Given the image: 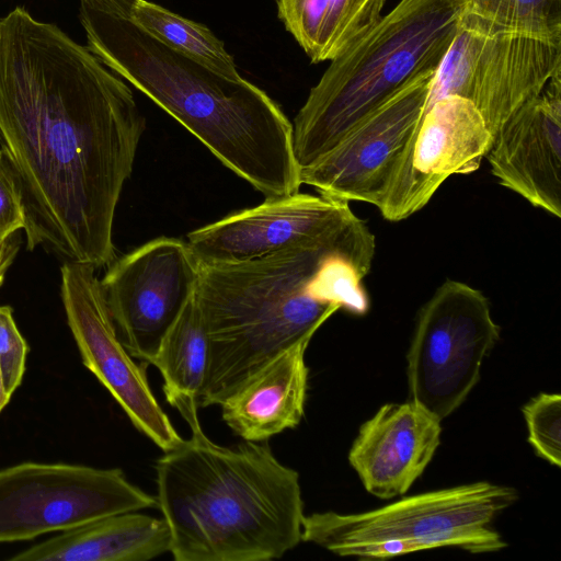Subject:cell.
Segmentation results:
<instances>
[{"instance_id": "603a6c76", "label": "cell", "mask_w": 561, "mask_h": 561, "mask_svg": "<svg viewBox=\"0 0 561 561\" xmlns=\"http://www.w3.org/2000/svg\"><path fill=\"white\" fill-rule=\"evenodd\" d=\"M363 278L350 260L333 254L320 264L309 287L316 298L362 316L369 308V300L362 285Z\"/></svg>"}, {"instance_id": "7402d4cb", "label": "cell", "mask_w": 561, "mask_h": 561, "mask_svg": "<svg viewBox=\"0 0 561 561\" xmlns=\"http://www.w3.org/2000/svg\"><path fill=\"white\" fill-rule=\"evenodd\" d=\"M467 11L511 31L561 37V0H468Z\"/></svg>"}, {"instance_id": "9c48e42d", "label": "cell", "mask_w": 561, "mask_h": 561, "mask_svg": "<svg viewBox=\"0 0 561 561\" xmlns=\"http://www.w3.org/2000/svg\"><path fill=\"white\" fill-rule=\"evenodd\" d=\"M157 505L118 468L26 461L0 470V542L31 540Z\"/></svg>"}, {"instance_id": "e0dca14e", "label": "cell", "mask_w": 561, "mask_h": 561, "mask_svg": "<svg viewBox=\"0 0 561 561\" xmlns=\"http://www.w3.org/2000/svg\"><path fill=\"white\" fill-rule=\"evenodd\" d=\"M310 341L284 350L249 376L219 405L225 423L248 442L295 428L305 414Z\"/></svg>"}, {"instance_id": "7a4b0ae2", "label": "cell", "mask_w": 561, "mask_h": 561, "mask_svg": "<svg viewBox=\"0 0 561 561\" xmlns=\"http://www.w3.org/2000/svg\"><path fill=\"white\" fill-rule=\"evenodd\" d=\"M88 48L182 124L265 199L299 192L293 124L263 90L158 41L131 19L80 1Z\"/></svg>"}, {"instance_id": "ac0fdd59", "label": "cell", "mask_w": 561, "mask_h": 561, "mask_svg": "<svg viewBox=\"0 0 561 561\" xmlns=\"http://www.w3.org/2000/svg\"><path fill=\"white\" fill-rule=\"evenodd\" d=\"M163 518L138 511L107 515L60 531L9 558L11 561H147L170 552Z\"/></svg>"}, {"instance_id": "9a60e30c", "label": "cell", "mask_w": 561, "mask_h": 561, "mask_svg": "<svg viewBox=\"0 0 561 561\" xmlns=\"http://www.w3.org/2000/svg\"><path fill=\"white\" fill-rule=\"evenodd\" d=\"M485 158L502 186L561 217V70L507 118Z\"/></svg>"}, {"instance_id": "4fadbf2b", "label": "cell", "mask_w": 561, "mask_h": 561, "mask_svg": "<svg viewBox=\"0 0 561 561\" xmlns=\"http://www.w3.org/2000/svg\"><path fill=\"white\" fill-rule=\"evenodd\" d=\"M435 73L416 78L355 124L339 142L300 169L320 195L378 206L391 170L426 107Z\"/></svg>"}, {"instance_id": "6da1fadb", "label": "cell", "mask_w": 561, "mask_h": 561, "mask_svg": "<svg viewBox=\"0 0 561 561\" xmlns=\"http://www.w3.org/2000/svg\"><path fill=\"white\" fill-rule=\"evenodd\" d=\"M146 119L129 87L56 24L0 19V146L20 192L27 249L96 268Z\"/></svg>"}, {"instance_id": "30bf717a", "label": "cell", "mask_w": 561, "mask_h": 561, "mask_svg": "<svg viewBox=\"0 0 561 561\" xmlns=\"http://www.w3.org/2000/svg\"><path fill=\"white\" fill-rule=\"evenodd\" d=\"M199 263L186 241L159 237L114 259L101 279L117 336L150 365L159 344L194 295Z\"/></svg>"}, {"instance_id": "8992f818", "label": "cell", "mask_w": 561, "mask_h": 561, "mask_svg": "<svg viewBox=\"0 0 561 561\" xmlns=\"http://www.w3.org/2000/svg\"><path fill=\"white\" fill-rule=\"evenodd\" d=\"M517 499L514 488L479 481L357 514L313 513L304 516L301 541L341 557L377 560L440 547L495 552L507 543L491 524Z\"/></svg>"}, {"instance_id": "2e32d148", "label": "cell", "mask_w": 561, "mask_h": 561, "mask_svg": "<svg viewBox=\"0 0 561 561\" xmlns=\"http://www.w3.org/2000/svg\"><path fill=\"white\" fill-rule=\"evenodd\" d=\"M440 422L409 400L383 404L363 423L348 461L366 491L383 500L407 493L440 444Z\"/></svg>"}, {"instance_id": "5b68a950", "label": "cell", "mask_w": 561, "mask_h": 561, "mask_svg": "<svg viewBox=\"0 0 561 561\" xmlns=\"http://www.w3.org/2000/svg\"><path fill=\"white\" fill-rule=\"evenodd\" d=\"M467 8L468 0H401L333 58L293 124L299 168L407 83L436 73Z\"/></svg>"}, {"instance_id": "cb8c5ba5", "label": "cell", "mask_w": 561, "mask_h": 561, "mask_svg": "<svg viewBox=\"0 0 561 561\" xmlns=\"http://www.w3.org/2000/svg\"><path fill=\"white\" fill-rule=\"evenodd\" d=\"M528 442L536 454L549 463L561 465V397L539 393L523 407Z\"/></svg>"}, {"instance_id": "484cf974", "label": "cell", "mask_w": 561, "mask_h": 561, "mask_svg": "<svg viewBox=\"0 0 561 561\" xmlns=\"http://www.w3.org/2000/svg\"><path fill=\"white\" fill-rule=\"evenodd\" d=\"M25 225L24 209L8 161L0 149V242Z\"/></svg>"}, {"instance_id": "7c38bea8", "label": "cell", "mask_w": 561, "mask_h": 561, "mask_svg": "<svg viewBox=\"0 0 561 561\" xmlns=\"http://www.w3.org/2000/svg\"><path fill=\"white\" fill-rule=\"evenodd\" d=\"M348 203L299 192L232 213L191 231L186 242L201 264H233L289 247L336 238H370Z\"/></svg>"}, {"instance_id": "44dd1931", "label": "cell", "mask_w": 561, "mask_h": 561, "mask_svg": "<svg viewBox=\"0 0 561 561\" xmlns=\"http://www.w3.org/2000/svg\"><path fill=\"white\" fill-rule=\"evenodd\" d=\"M131 20L158 41L225 76L241 77L224 43L206 26L147 0H139Z\"/></svg>"}, {"instance_id": "4316f807", "label": "cell", "mask_w": 561, "mask_h": 561, "mask_svg": "<svg viewBox=\"0 0 561 561\" xmlns=\"http://www.w3.org/2000/svg\"><path fill=\"white\" fill-rule=\"evenodd\" d=\"M92 9L131 19L134 9L139 0H80Z\"/></svg>"}, {"instance_id": "83f0119b", "label": "cell", "mask_w": 561, "mask_h": 561, "mask_svg": "<svg viewBox=\"0 0 561 561\" xmlns=\"http://www.w3.org/2000/svg\"><path fill=\"white\" fill-rule=\"evenodd\" d=\"M15 253L16 247L11 242L10 239L0 242V286L3 283L5 272L9 268Z\"/></svg>"}, {"instance_id": "d6986e66", "label": "cell", "mask_w": 561, "mask_h": 561, "mask_svg": "<svg viewBox=\"0 0 561 561\" xmlns=\"http://www.w3.org/2000/svg\"><path fill=\"white\" fill-rule=\"evenodd\" d=\"M312 62L332 60L380 18L386 0H274Z\"/></svg>"}, {"instance_id": "d4e9b609", "label": "cell", "mask_w": 561, "mask_h": 561, "mask_svg": "<svg viewBox=\"0 0 561 561\" xmlns=\"http://www.w3.org/2000/svg\"><path fill=\"white\" fill-rule=\"evenodd\" d=\"M27 354L28 345L14 322L12 308L0 306V368L11 396L22 382Z\"/></svg>"}, {"instance_id": "3957f363", "label": "cell", "mask_w": 561, "mask_h": 561, "mask_svg": "<svg viewBox=\"0 0 561 561\" xmlns=\"http://www.w3.org/2000/svg\"><path fill=\"white\" fill-rule=\"evenodd\" d=\"M154 469L176 561H265L301 541L299 474L267 443L225 447L201 428L164 451Z\"/></svg>"}, {"instance_id": "8fae6325", "label": "cell", "mask_w": 561, "mask_h": 561, "mask_svg": "<svg viewBox=\"0 0 561 561\" xmlns=\"http://www.w3.org/2000/svg\"><path fill=\"white\" fill-rule=\"evenodd\" d=\"M96 267L65 261L61 298L67 322L84 366L124 410L133 425L163 451L183 442L156 399L146 375L119 341Z\"/></svg>"}, {"instance_id": "f1b7e54d", "label": "cell", "mask_w": 561, "mask_h": 561, "mask_svg": "<svg viewBox=\"0 0 561 561\" xmlns=\"http://www.w3.org/2000/svg\"><path fill=\"white\" fill-rule=\"evenodd\" d=\"M11 399V394L7 391L3 382V377L0 368V412L4 409V407L9 403Z\"/></svg>"}, {"instance_id": "277c9868", "label": "cell", "mask_w": 561, "mask_h": 561, "mask_svg": "<svg viewBox=\"0 0 561 561\" xmlns=\"http://www.w3.org/2000/svg\"><path fill=\"white\" fill-rule=\"evenodd\" d=\"M375 250V237L336 238L240 263H199L195 298L209 341L199 407L219 405L277 354L300 341H311L340 310L316 298L309 287L328 256L346 257L365 277Z\"/></svg>"}, {"instance_id": "ba28073f", "label": "cell", "mask_w": 561, "mask_h": 561, "mask_svg": "<svg viewBox=\"0 0 561 561\" xmlns=\"http://www.w3.org/2000/svg\"><path fill=\"white\" fill-rule=\"evenodd\" d=\"M488 298L447 279L420 310L407 354L410 400L439 421L467 399L500 339Z\"/></svg>"}, {"instance_id": "ffe728a7", "label": "cell", "mask_w": 561, "mask_h": 561, "mask_svg": "<svg viewBox=\"0 0 561 561\" xmlns=\"http://www.w3.org/2000/svg\"><path fill=\"white\" fill-rule=\"evenodd\" d=\"M208 362V335L194 293L162 337L150 364L163 378L167 401L181 413L192 432L202 428L197 412Z\"/></svg>"}, {"instance_id": "5bb4252c", "label": "cell", "mask_w": 561, "mask_h": 561, "mask_svg": "<svg viewBox=\"0 0 561 561\" xmlns=\"http://www.w3.org/2000/svg\"><path fill=\"white\" fill-rule=\"evenodd\" d=\"M478 108L459 95H446L425 107L396 161L377 206L390 221L421 210L445 180L477 171L492 145Z\"/></svg>"}, {"instance_id": "52a82bcc", "label": "cell", "mask_w": 561, "mask_h": 561, "mask_svg": "<svg viewBox=\"0 0 561 561\" xmlns=\"http://www.w3.org/2000/svg\"><path fill=\"white\" fill-rule=\"evenodd\" d=\"M560 70L561 37L511 31L467 11L433 78L426 106L446 95L462 96L494 137Z\"/></svg>"}]
</instances>
